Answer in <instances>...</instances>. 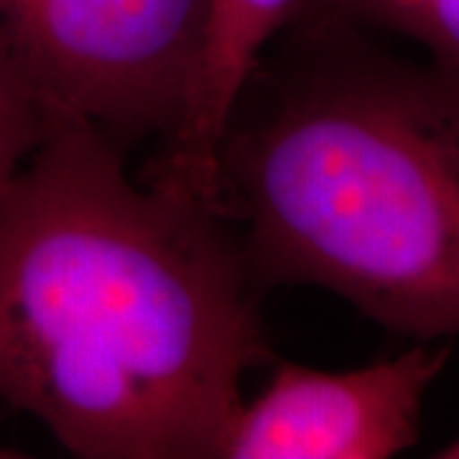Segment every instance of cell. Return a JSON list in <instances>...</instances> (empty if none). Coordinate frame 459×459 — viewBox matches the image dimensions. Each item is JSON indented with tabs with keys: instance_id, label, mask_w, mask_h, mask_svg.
I'll return each instance as SVG.
<instances>
[{
	"instance_id": "5b68a950",
	"label": "cell",
	"mask_w": 459,
	"mask_h": 459,
	"mask_svg": "<svg viewBox=\"0 0 459 459\" xmlns=\"http://www.w3.org/2000/svg\"><path fill=\"white\" fill-rule=\"evenodd\" d=\"M309 0H212L207 41L177 131L148 184L214 207V159L247 74Z\"/></svg>"
},
{
	"instance_id": "8992f818",
	"label": "cell",
	"mask_w": 459,
	"mask_h": 459,
	"mask_svg": "<svg viewBox=\"0 0 459 459\" xmlns=\"http://www.w3.org/2000/svg\"><path fill=\"white\" fill-rule=\"evenodd\" d=\"M301 13L403 36L427 51L429 65L459 82V0H309Z\"/></svg>"
},
{
	"instance_id": "ba28073f",
	"label": "cell",
	"mask_w": 459,
	"mask_h": 459,
	"mask_svg": "<svg viewBox=\"0 0 459 459\" xmlns=\"http://www.w3.org/2000/svg\"><path fill=\"white\" fill-rule=\"evenodd\" d=\"M439 457L444 459H459V439H455L452 444H446L442 452H439Z\"/></svg>"
},
{
	"instance_id": "7a4b0ae2",
	"label": "cell",
	"mask_w": 459,
	"mask_h": 459,
	"mask_svg": "<svg viewBox=\"0 0 459 459\" xmlns=\"http://www.w3.org/2000/svg\"><path fill=\"white\" fill-rule=\"evenodd\" d=\"M214 210L263 286H319L416 340L459 334V82L296 16L247 74Z\"/></svg>"
},
{
	"instance_id": "52a82bcc",
	"label": "cell",
	"mask_w": 459,
	"mask_h": 459,
	"mask_svg": "<svg viewBox=\"0 0 459 459\" xmlns=\"http://www.w3.org/2000/svg\"><path fill=\"white\" fill-rule=\"evenodd\" d=\"M41 135L39 117L0 84V195L39 146Z\"/></svg>"
},
{
	"instance_id": "3957f363",
	"label": "cell",
	"mask_w": 459,
	"mask_h": 459,
	"mask_svg": "<svg viewBox=\"0 0 459 459\" xmlns=\"http://www.w3.org/2000/svg\"><path fill=\"white\" fill-rule=\"evenodd\" d=\"M212 0H0V84L41 128L87 123L123 148L177 131Z\"/></svg>"
},
{
	"instance_id": "6da1fadb",
	"label": "cell",
	"mask_w": 459,
	"mask_h": 459,
	"mask_svg": "<svg viewBox=\"0 0 459 459\" xmlns=\"http://www.w3.org/2000/svg\"><path fill=\"white\" fill-rule=\"evenodd\" d=\"M228 222L54 123L0 195V403L82 459H217L271 360Z\"/></svg>"
},
{
	"instance_id": "277c9868",
	"label": "cell",
	"mask_w": 459,
	"mask_h": 459,
	"mask_svg": "<svg viewBox=\"0 0 459 459\" xmlns=\"http://www.w3.org/2000/svg\"><path fill=\"white\" fill-rule=\"evenodd\" d=\"M446 347L329 373L276 362L263 391L232 416L217 459H388L419 439Z\"/></svg>"
}]
</instances>
